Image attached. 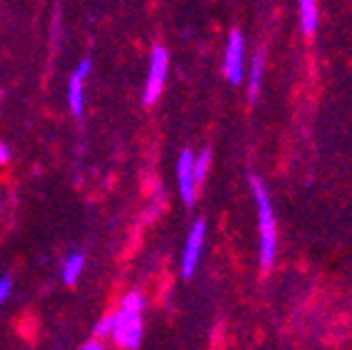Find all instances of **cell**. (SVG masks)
Wrapping results in <instances>:
<instances>
[{
  "label": "cell",
  "mask_w": 352,
  "mask_h": 350,
  "mask_svg": "<svg viewBox=\"0 0 352 350\" xmlns=\"http://www.w3.org/2000/svg\"><path fill=\"white\" fill-rule=\"evenodd\" d=\"M250 188L255 196V205H258V225H260V265L267 270L275 260V250H278V228H275V216L270 208V196L265 183L258 175L250 178Z\"/></svg>",
  "instance_id": "6da1fadb"
},
{
  "label": "cell",
  "mask_w": 352,
  "mask_h": 350,
  "mask_svg": "<svg viewBox=\"0 0 352 350\" xmlns=\"http://www.w3.org/2000/svg\"><path fill=\"white\" fill-rule=\"evenodd\" d=\"M168 50L163 45H155L153 55H150V70H148V81H145V90H142V103L145 105H153V103L160 98L165 88V78H168Z\"/></svg>",
  "instance_id": "7a4b0ae2"
},
{
  "label": "cell",
  "mask_w": 352,
  "mask_h": 350,
  "mask_svg": "<svg viewBox=\"0 0 352 350\" xmlns=\"http://www.w3.org/2000/svg\"><path fill=\"white\" fill-rule=\"evenodd\" d=\"M116 318V325H113V338L116 343L122 345L128 350H135L142 340V320L135 313H125V310H118L113 313Z\"/></svg>",
  "instance_id": "3957f363"
},
{
  "label": "cell",
  "mask_w": 352,
  "mask_h": 350,
  "mask_svg": "<svg viewBox=\"0 0 352 350\" xmlns=\"http://www.w3.org/2000/svg\"><path fill=\"white\" fill-rule=\"evenodd\" d=\"M245 38L243 33L232 28L230 30V38H228V48H225V78L237 85V83L243 81V70H245Z\"/></svg>",
  "instance_id": "277c9868"
},
{
  "label": "cell",
  "mask_w": 352,
  "mask_h": 350,
  "mask_svg": "<svg viewBox=\"0 0 352 350\" xmlns=\"http://www.w3.org/2000/svg\"><path fill=\"white\" fill-rule=\"evenodd\" d=\"M195 155L190 153V150H183L180 158H177V168H175V175H177V190H180V198H183L185 205H192L195 203V196H197V185H195Z\"/></svg>",
  "instance_id": "5b68a950"
},
{
  "label": "cell",
  "mask_w": 352,
  "mask_h": 350,
  "mask_svg": "<svg viewBox=\"0 0 352 350\" xmlns=\"http://www.w3.org/2000/svg\"><path fill=\"white\" fill-rule=\"evenodd\" d=\"M203 243H205V220H197L190 230L188 240H185L183 250V278H192L197 268V260H200V253H203Z\"/></svg>",
  "instance_id": "8992f818"
},
{
  "label": "cell",
  "mask_w": 352,
  "mask_h": 350,
  "mask_svg": "<svg viewBox=\"0 0 352 350\" xmlns=\"http://www.w3.org/2000/svg\"><path fill=\"white\" fill-rule=\"evenodd\" d=\"M88 73H90V58H82L68 83V103H70V110H73L75 118H80L82 108H85V101H82V83H85Z\"/></svg>",
  "instance_id": "52a82bcc"
},
{
  "label": "cell",
  "mask_w": 352,
  "mask_h": 350,
  "mask_svg": "<svg viewBox=\"0 0 352 350\" xmlns=\"http://www.w3.org/2000/svg\"><path fill=\"white\" fill-rule=\"evenodd\" d=\"M82 265H85V256H82V253H73V256L65 260V265H63V283L65 285L78 283V278H80V273H82Z\"/></svg>",
  "instance_id": "ba28073f"
},
{
  "label": "cell",
  "mask_w": 352,
  "mask_h": 350,
  "mask_svg": "<svg viewBox=\"0 0 352 350\" xmlns=\"http://www.w3.org/2000/svg\"><path fill=\"white\" fill-rule=\"evenodd\" d=\"M300 25H302L305 35H312L318 30V6L310 3V0L300 3Z\"/></svg>",
  "instance_id": "9c48e42d"
},
{
  "label": "cell",
  "mask_w": 352,
  "mask_h": 350,
  "mask_svg": "<svg viewBox=\"0 0 352 350\" xmlns=\"http://www.w3.org/2000/svg\"><path fill=\"white\" fill-rule=\"evenodd\" d=\"M260 81H263V53L255 55V61H252V65H250V103L258 101Z\"/></svg>",
  "instance_id": "30bf717a"
},
{
  "label": "cell",
  "mask_w": 352,
  "mask_h": 350,
  "mask_svg": "<svg viewBox=\"0 0 352 350\" xmlns=\"http://www.w3.org/2000/svg\"><path fill=\"white\" fill-rule=\"evenodd\" d=\"M210 161H212V150L210 148H203L200 153L195 155V165H192V170H195V185H200V183L205 181L208 168H210Z\"/></svg>",
  "instance_id": "8fae6325"
},
{
  "label": "cell",
  "mask_w": 352,
  "mask_h": 350,
  "mask_svg": "<svg viewBox=\"0 0 352 350\" xmlns=\"http://www.w3.org/2000/svg\"><path fill=\"white\" fill-rule=\"evenodd\" d=\"M120 310H125V313H135V316H140V310H142V296H140V293H128V296L122 298Z\"/></svg>",
  "instance_id": "7c38bea8"
},
{
  "label": "cell",
  "mask_w": 352,
  "mask_h": 350,
  "mask_svg": "<svg viewBox=\"0 0 352 350\" xmlns=\"http://www.w3.org/2000/svg\"><path fill=\"white\" fill-rule=\"evenodd\" d=\"M10 293H13V276L6 273V276H0V305L10 298Z\"/></svg>",
  "instance_id": "4fadbf2b"
},
{
  "label": "cell",
  "mask_w": 352,
  "mask_h": 350,
  "mask_svg": "<svg viewBox=\"0 0 352 350\" xmlns=\"http://www.w3.org/2000/svg\"><path fill=\"white\" fill-rule=\"evenodd\" d=\"M113 325H116V318L113 316L100 318L98 325H95V336H108V333H113Z\"/></svg>",
  "instance_id": "5bb4252c"
},
{
  "label": "cell",
  "mask_w": 352,
  "mask_h": 350,
  "mask_svg": "<svg viewBox=\"0 0 352 350\" xmlns=\"http://www.w3.org/2000/svg\"><path fill=\"white\" fill-rule=\"evenodd\" d=\"M8 161H10V148L6 143H0V165H6Z\"/></svg>",
  "instance_id": "9a60e30c"
},
{
  "label": "cell",
  "mask_w": 352,
  "mask_h": 350,
  "mask_svg": "<svg viewBox=\"0 0 352 350\" xmlns=\"http://www.w3.org/2000/svg\"><path fill=\"white\" fill-rule=\"evenodd\" d=\"M80 350H102V345L98 343V340H90V343H85Z\"/></svg>",
  "instance_id": "2e32d148"
},
{
  "label": "cell",
  "mask_w": 352,
  "mask_h": 350,
  "mask_svg": "<svg viewBox=\"0 0 352 350\" xmlns=\"http://www.w3.org/2000/svg\"><path fill=\"white\" fill-rule=\"evenodd\" d=\"M0 101H3V90H0Z\"/></svg>",
  "instance_id": "e0dca14e"
}]
</instances>
